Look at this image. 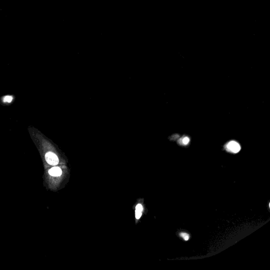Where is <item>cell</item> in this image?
<instances>
[{"instance_id":"5b68a950","label":"cell","mask_w":270,"mask_h":270,"mask_svg":"<svg viewBox=\"0 0 270 270\" xmlns=\"http://www.w3.org/2000/svg\"><path fill=\"white\" fill-rule=\"evenodd\" d=\"M179 235L182 237V238L185 241H188V239H189V238H190L189 235L187 234V233H180Z\"/></svg>"},{"instance_id":"277c9868","label":"cell","mask_w":270,"mask_h":270,"mask_svg":"<svg viewBox=\"0 0 270 270\" xmlns=\"http://www.w3.org/2000/svg\"><path fill=\"white\" fill-rule=\"evenodd\" d=\"M142 206L141 204H138L136 206V218L137 219H139L142 216Z\"/></svg>"},{"instance_id":"52a82bcc","label":"cell","mask_w":270,"mask_h":270,"mask_svg":"<svg viewBox=\"0 0 270 270\" xmlns=\"http://www.w3.org/2000/svg\"><path fill=\"white\" fill-rule=\"evenodd\" d=\"M12 100V97L11 96H6L4 99V102H11Z\"/></svg>"},{"instance_id":"6da1fadb","label":"cell","mask_w":270,"mask_h":270,"mask_svg":"<svg viewBox=\"0 0 270 270\" xmlns=\"http://www.w3.org/2000/svg\"><path fill=\"white\" fill-rule=\"evenodd\" d=\"M226 149L228 152L233 153H238L241 150V146L238 142L231 141L226 145Z\"/></svg>"},{"instance_id":"8992f818","label":"cell","mask_w":270,"mask_h":270,"mask_svg":"<svg viewBox=\"0 0 270 270\" xmlns=\"http://www.w3.org/2000/svg\"><path fill=\"white\" fill-rule=\"evenodd\" d=\"M182 141V144L184 145H186L188 144L190 142V139L189 138H188L187 137H184L183 138L182 140H181Z\"/></svg>"},{"instance_id":"7a4b0ae2","label":"cell","mask_w":270,"mask_h":270,"mask_svg":"<svg viewBox=\"0 0 270 270\" xmlns=\"http://www.w3.org/2000/svg\"><path fill=\"white\" fill-rule=\"evenodd\" d=\"M46 159L47 163L53 166H55L59 163V159L56 154L53 152H49L46 155Z\"/></svg>"},{"instance_id":"3957f363","label":"cell","mask_w":270,"mask_h":270,"mask_svg":"<svg viewBox=\"0 0 270 270\" xmlns=\"http://www.w3.org/2000/svg\"><path fill=\"white\" fill-rule=\"evenodd\" d=\"M49 173L52 176H60L62 174V171L59 167H54L49 170Z\"/></svg>"}]
</instances>
